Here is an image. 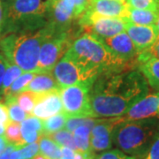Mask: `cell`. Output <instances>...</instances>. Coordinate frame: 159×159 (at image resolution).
I'll use <instances>...</instances> for the list:
<instances>
[{"instance_id":"25","label":"cell","mask_w":159,"mask_h":159,"mask_svg":"<svg viewBox=\"0 0 159 159\" xmlns=\"http://www.w3.org/2000/svg\"><path fill=\"white\" fill-rule=\"evenodd\" d=\"M39 93H34L32 91L25 90L20 92L16 95V99L19 105L27 112L28 114L32 113L34 105L39 100Z\"/></svg>"},{"instance_id":"8","label":"cell","mask_w":159,"mask_h":159,"mask_svg":"<svg viewBox=\"0 0 159 159\" xmlns=\"http://www.w3.org/2000/svg\"><path fill=\"white\" fill-rule=\"evenodd\" d=\"M91 87L85 84H76L60 89L63 112L67 118H94L90 105Z\"/></svg>"},{"instance_id":"40","label":"cell","mask_w":159,"mask_h":159,"mask_svg":"<svg viewBox=\"0 0 159 159\" xmlns=\"http://www.w3.org/2000/svg\"><path fill=\"white\" fill-rule=\"evenodd\" d=\"M4 24H5V6L2 4L0 0V37L3 34Z\"/></svg>"},{"instance_id":"43","label":"cell","mask_w":159,"mask_h":159,"mask_svg":"<svg viewBox=\"0 0 159 159\" xmlns=\"http://www.w3.org/2000/svg\"><path fill=\"white\" fill-rule=\"evenodd\" d=\"M33 159H47V158H46L45 157H43V156L42 154L38 153Z\"/></svg>"},{"instance_id":"34","label":"cell","mask_w":159,"mask_h":159,"mask_svg":"<svg viewBox=\"0 0 159 159\" xmlns=\"http://www.w3.org/2000/svg\"><path fill=\"white\" fill-rule=\"evenodd\" d=\"M150 57H155V58L159 59V38L155 42V43L149 49L138 54V57H137L138 66L140 63L143 62Z\"/></svg>"},{"instance_id":"38","label":"cell","mask_w":159,"mask_h":159,"mask_svg":"<svg viewBox=\"0 0 159 159\" xmlns=\"http://www.w3.org/2000/svg\"><path fill=\"white\" fill-rule=\"evenodd\" d=\"M10 121L8 110L6 107V103L0 102V123L6 125Z\"/></svg>"},{"instance_id":"5","label":"cell","mask_w":159,"mask_h":159,"mask_svg":"<svg viewBox=\"0 0 159 159\" xmlns=\"http://www.w3.org/2000/svg\"><path fill=\"white\" fill-rule=\"evenodd\" d=\"M158 132V118L123 119L114 127L113 144L125 154L141 159L147 153Z\"/></svg>"},{"instance_id":"12","label":"cell","mask_w":159,"mask_h":159,"mask_svg":"<svg viewBox=\"0 0 159 159\" xmlns=\"http://www.w3.org/2000/svg\"><path fill=\"white\" fill-rule=\"evenodd\" d=\"M98 38V37H97ZM114 53L120 60L138 68V51L129 35L125 33H120L110 38H98Z\"/></svg>"},{"instance_id":"14","label":"cell","mask_w":159,"mask_h":159,"mask_svg":"<svg viewBox=\"0 0 159 159\" xmlns=\"http://www.w3.org/2000/svg\"><path fill=\"white\" fill-rule=\"evenodd\" d=\"M125 33L129 35L138 53L147 51L158 39V31L156 25L142 26L127 21Z\"/></svg>"},{"instance_id":"10","label":"cell","mask_w":159,"mask_h":159,"mask_svg":"<svg viewBox=\"0 0 159 159\" xmlns=\"http://www.w3.org/2000/svg\"><path fill=\"white\" fill-rule=\"evenodd\" d=\"M77 19L73 0H52L47 24L55 33L74 29L73 24Z\"/></svg>"},{"instance_id":"18","label":"cell","mask_w":159,"mask_h":159,"mask_svg":"<svg viewBox=\"0 0 159 159\" xmlns=\"http://www.w3.org/2000/svg\"><path fill=\"white\" fill-rule=\"evenodd\" d=\"M60 89L61 88L57 84L52 73H39L34 76L23 91L29 90L42 94Z\"/></svg>"},{"instance_id":"17","label":"cell","mask_w":159,"mask_h":159,"mask_svg":"<svg viewBox=\"0 0 159 159\" xmlns=\"http://www.w3.org/2000/svg\"><path fill=\"white\" fill-rule=\"evenodd\" d=\"M21 137L25 144L36 142L43 134V119L34 116H29L20 124Z\"/></svg>"},{"instance_id":"9","label":"cell","mask_w":159,"mask_h":159,"mask_svg":"<svg viewBox=\"0 0 159 159\" xmlns=\"http://www.w3.org/2000/svg\"><path fill=\"white\" fill-rule=\"evenodd\" d=\"M128 11L129 6L127 3L118 0H90L87 10L79 18L78 26L83 31L89 28L99 17L126 19Z\"/></svg>"},{"instance_id":"1","label":"cell","mask_w":159,"mask_h":159,"mask_svg":"<svg viewBox=\"0 0 159 159\" xmlns=\"http://www.w3.org/2000/svg\"><path fill=\"white\" fill-rule=\"evenodd\" d=\"M149 85L139 69L99 74L90 89L94 118L123 117L149 92Z\"/></svg>"},{"instance_id":"3","label":"cell","mask_w":159,"mask_h":159,"mask_svg":"<svg viewBox=\"0 0 159 159\" xmlns=\"http://www.w3.org/2000/svg\"><path fill=\"white\" fill-rule=\"evenodd\" d=\"M66 54L74 61L100 74L135 69L123 62L96 36L85 33L74 40Z\"/></svg>"},{"instance_id":"26","label":"cell","mask_w":159,"mask_h":159,"mask_svg":"<svg viewBox=\"0 0 159 159\" xmlns=\"http://www.w3.org/2000/svg\"><path fill=\"white\" fill-rule=\"evenodd\" d=\"M5 137L7 142L11 144H14L18 148H21L25 144L21 137V129L20 124L18 122L9 121L6 125V133Z\"/></svg>"},{"instance_id":"11","label":"cell","mask_w":159,"mask_h":159,"mask_svg":"<svg viewBox=\"0 0 159 159\" xmlns=\"http://www.w3.org/2000/svg\"><path fill=\"white\" fill-rule=\"evenodd\" d=\"M123 119V117L97 119L90 132V144L94 152H102L112 148L114 127Z\"/></svg>"},{"instance_id":"32","label":"cell","mask_w":159,"mask_h":159,"mask_svg":"<svg viewBox=\"0 0 159 159\" xmlns=\"http://www.w3.org/2000/svg\"><path fill=\"white\" fill-rule=\"evenodd\" d=\"M126 3L133 8L159 11V0H126Z\"/></svg>"},{"instance_id":"27","label":"cell","mask_w":159,"mask_h":159,"mask_svg":"<svg viewBox=\"0 0 159 159\" xmlns=\"http://www.w3.org/2000/svg\"><path fill=\"white\" fill-rule=\"evenodd\" d=\"M23 73V70L18 66L9 62L7 63V67H6L5 76L3 79V84H2V93H3V97H5L6 92L10 89L11 85L13 83L15 80L19 78Z\"/></svg>"},{"instance_id":"4","label":"cell","mask_w":159,"mask_h":159,"mask_svg":"<svg viewBox=\"0 0 159 159\" xmlns=\"http://www.w3.org/2000/svg\"><path fill=\"white\" fill-rule=\"evenodd\" d=\"M52 0H12L5 6L2 36L31 32L45 27ZM1 36V37H2Z\"/></svg>"},{"instance_id":"24","label":"cell","mask_w":159,"mask_h":159,"mask_svg":"<svg viewBox=\"0 0 159 159\" xmlns=\"http://www.w3.org/2000/svg\"><path fill=\"white\" fill-rule=\"evenodd\" d=\"M5 98H6V105L8 110L10 121L21 123L24 119L29 117V114L27 113L19 105L16 96H7Z\"/></svg>"},{"instance_id":"31","label":"cell","mask_w":159,"mask_h":159,"mask_svg":"<svg viewBox=\"0 0 159 159\" xmlns=\"http://www.w3.org/2000/svg\"><path fill=\"white\" fill-rule=\"evenodd\" d=\"M97 119H95V118L70 117L66 119V122L65 125V129L73 133L80 125H87V126L92 128L95 125V124L97 123Z\"/></svg>"},{"instance_id":"44","label":"cell","mask_w":159,"mask_h":159,"mask_svg":"<svg viewBox=\"0 0 159 159\" xmlns=\"http://www.w3.org/2000/svg\"><path fill=\"white\" fill-rule=\"evenodd\" d=\"M156 27H157V31H158V38H159V11L158 13H157V21H156Z\"/></svg>"},{"instance_id":"36","label":"cell","mask_w":159,"mask_h":159,"mask_svg":"<svg viewBox=\"0 0 159 159\" xmlns=\"http://www.w3.org/2000/svg\"><path fill=\"white\" fill-rule=\"evenodd\" d=\"M73 1H74L76 16L79 19L87 10L90 0H73Z\"/></svg>"},{"instance_id":"29","label":"cell","mask_w":159,"mask_h":159,"mask_svg":"<svg viewBox=\"0 0 159 159\" xmlns=\"http://www.w3.org/2000/svg\"><path fill=\"white\" fill-rule=\"evenodd\" d=\"M39 153L38 142L29 143L11 152L10 159H33Z\"/></svg>"},{"instance_id":"16","label":"cell","mask_w":159,"mask_h":159,"mask_svg":"<svg viewBox=\"0 0 159 159\" xmlns=\"http://www.w3.org/2000/svg\"><path fill=\"white\" fill-rule=\"evenodd\" d=\"M61 111H63V103L60 90H53L40 95L39 100L34 105L31 115L45 119Z\"/></svg>"},{"instance_id":"30","label":"cell","mask_w":159,"mask_h":159,"mask_svg":"<svg viewBox=\"0 0 159 159\" xmlns=\"http://www.w3.org/2000/svg\"><path fill=\"white\" fill-rule=\"evenodd\" d=\"M49 136L57 142L60 147H67V148H72L74 151H77V148L74 143V135L72 132L66 129L59 130L51 134H49Z\"/></svg>"},{"instance_id":"20","label":"cell","mask_w":159,"mask_h":159,"mask_svg":"<svg viewBox=\"0 0 159 159\" xmlns=\"http://www.w3.org/2000/svg\"><path fill=\"white\" fill-rule=\"evenodd\" d=\"M137 69L144 75L149 87L156 91H159V59L150 57L140 63Z\"/></svg>"},{"instance_id":"35","label":"cell","mask_w":159,"mask_h":159,"mask_svg":"<svg viewBox=\"0 0 159 159\" xmlns=\"http://www.w3.org/2000/svg\"><path fill=\"white\" fill-rule=\"evenodd\" d=\"M141 159H159V132L154 139L147 153Z\"/></svg>"},{"instance_id":"41","label":"cell","mask_w":159,"mask_h":159,"mask_svg":"<svg viewBox=\"0 0 159 159\" xmlns=\"http://www.w3.org/2000/svg\"><path fill=\"white\" fill-rule=\"evenodd\" d=\"M9 142H7L5 135H0V154L2 153L7 147Z\"/></svg>"},{"instance_id":"42","label":"cell","mask_w":159,"mask_h":159,"mask_svg":"<svg viewBox=\"0 0 159 159\" xmlns=\"http://www.w3.org/2000/svg\"><path fill=\"white\" fill-rule=\"evenodd\" d=\"M6 125L5 124L0 123V135H5L6 133Z\"/></svg>"},{"instance_id":"23","label":"cell","mask_w":159,"mask_h":159,"mask_svg":"<svg viewBox=\"0 0 159 159\" xmlns=\"http://www.w3.org/2000/svg\"><path fill=\"white\" fill-rule=\"evenodd\" d=\"M67 117L63 111L43 120V134L49 135L65 128Z\"/></svg>"},{"instance_id":"37","label":"cell","mask_w":159,"mask_h":159,"mask_svg":"<svg viewBox=\"0 0 159 159\" xmlns=\"http://www.w3.org/2000/svg\"><path fill=\"white\" fill-rule=\"evenodd\" d=\"M7 63H8V60L0 52V99L3 97L2 84H3V79H4V76H5L6 67H7Z\"/></svg>"},{"instance_id":"28","label":"cell","mask_w":159,"mask_h":159,"mask_svg":"<svg viewBox=\"0 0 159 159\" xmlns=\"http://www.w3.org/2000/svg\"><path fill=\"white\" fill-rule=\"evenodd\" d=\"M36 74H37V73H34V72H25V73H23L19 78H17L13 81V83L11 84L10 89L6 92V94L4 97H7V96H16L20 92L24 90L25 88L28 86V84L33 80V78Z\"/></svg>"},{"instance_id":"15","label":"cell","mask_w":159,"mask_h":159,"mask_svg":"<svg viewBox=\"0 0 159 159\" xmlns=\"http://www.w3.org/2000/svg\"><path fill=\"white\" fill-rule=\"evenodd\" d=\"M127 21L126 19L123 18L99 17L86 29V33L98 38H110L125 32Z\"/></svg>"},{"instance_id":"45","label":"cell","mask_w":159,"mask_h":159,"mask_svg":"<svg viewBox=\"0 0 159 159\" xmlns=\"http://www.w3.org/2000/svg\"><path fill=\"white\" fill-rule=\"evenodd\" d=\"M118 1H120V2H124V3H126V0H118Z\"/></svg>"},{"instance_id":"33","label":"cell","mask_w":159,"mask_h":159,"mask_svg":"<svg viewBox=\"0 0 159 159\" xmlns=\"http://www.w3.org/2000/svg\"><path fill=\"white\" fill-rule=\"evenodd\" d=\"M95 159H137L134 156L127 155L119 148L114 149H108L102 151V153L96 156Z\"/></svg>"},{"instance_id":"22","label":"cell","mask_w":159,"mask_h":159,"mask_svg":"<svg viewBox=\"0 0 159 159\" xmlns=\"http://www.w3.org/2000/svg\"><path fill=\"white\" fill-rule=\"evenodd\" d=\"M39 152L47 159H60L62 157L61 147L54 140L46 134L39 139Z\"/></svg>"},{"instance_id":"2","label":"cell","mask_w":159,"mask_h":159,"mask_svg":"<svg viewBox=\"0 0 159 159\" xmlns=\"http://www.w3.org/2000/svg\"><path fill=\"white\" fill-rule=\"evenodd\" d=\"M54 33V29L47 24L35 31L6 34L0 37V52L23 72L39 74L38 57L41 46Z\"/></svg>"},{"instance_id":"19","label":"cell","mask_w":159,"mask_h":159,"mask_svg":"<svg viewBox=\"0 0 159 159\" xmlns=\"http://www.w3.org/2000/svg\"><path fill=\"white\" fill-rule=\"evenodd\" d=\"M90 132L91 128L87 125H80L73 132L77 151L83 155L84 159L96 158L95 152L91 148Z\"/></svg>"},{"instance_id":"13","label":"cell","mask_w":159,"mask_h":159,"mask_svg":"<svg viewBox=\"0 0 159 159\" xmlns=\"http://www.w3.org/2000/svg\"><path fill=\"white\" fill-rule=\"evenodd\" d=\"M124 120L158 118L159 119V91L147 94L141 100L135 102L123 116Z\"/></svg>"},{"instance_id":"39","label":"cell","mask_w":159,"mask_h":159,"mask_svg":"<svg viewBox=\"0 0 159 159\" xmlns=\"http://www.w3.org/2000/svg\"><path fill=\"white\" fill-rule=\"evenodd\" d=\"M19 148L17 146H15L14 144H11V143H8L7 147L6 149L0 154V159H10V156H11V152L15 149Z\"/></svg>"},{"instance_id":"6","label":"cell","mask_w":159,"mask_h":159,"mask_svg":"<svg viewBox=\"0 0 159 159\" xmlns=\"http://www.w3.org/2000/svg\"><path fill=\"white\" fill-rule=\"evenodd\" d=\"M81 29L54 33L41 46L38 57V73H51L53 67L70 49Z\"/></svg>"},{"instance_id":"7","label":"cell","mask_w":159,"mask_h":159,"mask_svg":"<svg viewBox=\"0 0 159 159\" xmlns=\"http://www.w3.org/2000/svg\"><path fill=\"white\" fill-rule=\"evenodd\" d=\"M51 72L61 89L76 84L92 86L99 74H101L97 70L87 68L80 65L69 57L66 52L55 65Z\"/></svg>"},{"instance_id":"21","label":"cell","mask_w":159,"mask_h":159,"mask_svg":"<svg viewBox=\"0 0 159 159\" xmlns=\"http://www.w3.org/2000/svg\"><path fill=\"white\" fill-rule=\"evenodd\" d=\"M157 13H158L157 11L136 9V8H133L129 6L128 16L126 18V20L129 22L136 24V25L153 26L157 21Z\"/></svg>"}]
</instances>
